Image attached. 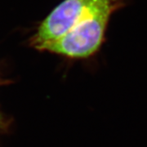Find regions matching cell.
Masks as SVG:
<instances>
[{
	"instance_id": "cell-1",
	"label": "cell",
	"mask_w": 147,
	"mask_h": 147,
	"mask_svg": "<svg viewBox=\"0 0 147 147\" xmlns=\"http://www.w3.org/2000/svg\"><path fill=\"white\" fill-rule=\"evenodd\" d=\"M124 4V0H105L65 35L42 43L36 48L69 57H89L100 49L104 42L110 16Z\"/></svg>"
},
{
	"instance_id": "cell-2",
	"label": "cell",
	"mask_w": 147,
	"mask_h": 147,
	"mask_svg": "<svg viewBox=\"0 0 147 147\" xmlns=\"http://www.w3.org/2000/svg\"><path fill=\"white\" fill-rule=\"evenodd\" d=\"M105 0H65L42 21L38 32L32 38L37 46L65 35L79 21Z\"/></svg>"
}]
</instances>
